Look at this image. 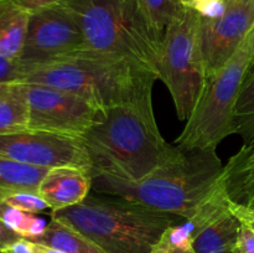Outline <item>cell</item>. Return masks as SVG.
Returning a JSON list of instances; mask_svg holds the SVG:
<instances>
[{
    "label": "cell",
    "mask_w": 254,
    "mask_h": 253,
    "mask_svg": "<svg viewBox=\"0 0 254 253\" xmlns=\"http://www.w3.org/2000/svg\"><path fill=\"white\" fill-rule=\"evenodd\" d=\"M29 16L30 12L12 0H0V55L19 61Z\"/></svg>",
    "instance_id": "cell-15"
},
{
    "label": "cell",
    "mask_w": 254,
    "mask_h": 253,
    "mask_svg": "<svg viewBox=\"0 0 254 253\" xmlns=\"http://www.w3.org/2000/svg\"><path fill=\"white\" fill-rule=\"evenodd\" d=\"M2 253H32V242L27 238H20L7 246Z\"/></svg>",
    "instance_id": "cell-28"
},
{
    "label": "cell",
    "mask_w": 254,
    "mask_h": 253,
    "mask_svg": "<svg viewBox=\"0 0 254 253\" xmlns=\"http://www.w3.org/2000/svg\"><path fill=\"white\" fill-rule=\"evenodd\" d=\"M78 139L91 160V176L129 183L145 178L175 150L159 130L151 96L108 107Z\"/></svg>",
    "instance_id": "cell-1"
},
{
    "label": "cell",
    "mask_w": 254,
    "mask_h": 253,
    "mask_svg": "<svg viewBox=\"0 0 254 253\" xmlns=\"http://www.w3.org/2000/svg\"><path fill=\"white\" fill-rule=\"evenodd\" d=\"M228 1H230V0H225V2H226V4H227V2H228Z\"/></svg>",
    "instance_id": "cell-32"
},
{
    "label": "cell",
    "mask_w": 254,
    "mask_h": 253,
    "mask_svg": "<svg viewBox=\"0 0 254 253\" xmlns=\"http://www.w3.org/2000/svg\"><path fill=\"white\" fill-rule=\"evenodd\" d=\"M32 253H64L62 251L55 250V248L49 247V246L41 245V243L32 242Z\"/></svg>",
    "instance_id": "cell-29"
},
{
    "label": "cell",
    "mask_w": 254,
    "mask_h": 253,
    "mask_svg": "<svg viewBox=\"0 0 254 253\" xmlns=\"http://www.w3.org/2000/svg\"><path fill=\"white\" fill-rule=\"evenodd\" d=\"M200 21V12L184 5L159 45V79L168 87L180 121H188L205 84Z\"/></svg>",
    "instance_id": "cell-7"
},
{
    "label": "cell",
    "mask_w": 254,
    "mask_h": 253,
    "mask_svg": "<svg viewBox=\"0 0 254 253\" xmlns=\"http://www.w3.org/2000/svg\"><path fill=\"white\" fill-rule=\"evenodd\" d=\"M180 1L185 5H191L193 2V0H180Z\"/></svg>",
    "instance_id": "cell-31"
},
{
    "label": "cell",
    "mask_w": 254,
    "mask_h": 253,
    "mask_svg": "<svg viewBox=\"0 0 254 253\" xmlns=\"http://www.w3.org/2000/svg\"><path fill=\"white\" fill-rule=\"evenodd\" d=\"M233 124L236 134L242 136L243 141L254 139V62L246 76L237 102H236Z\"/></svg>",
    "instance_id": "cell-20"
},
{
    "label": "cell",
    "mask_w": 254,
    "mask_h": 253,
    "mask_svg": "<svg viewBox=\"0 0 254 253\" xmlns=\"http://www.w3.org/2000/svg\"><path fill=\"white\" fill-rule=\"evenodd\" d=\"M222 161L216 149L175 145L173 155L139 181L92 176V190L190 220L218 191Z\"/></svg>",
    "instance_id": "cell-2"
},
{
    "label": "cell",
    "mask_w": 254,
    "mask_h": 253,
    "mask_svg": "<svg viewBox=\"0 0 254 253\" xmlns=\"http://www.w3.org/2000/svg\"><path fill=\"white\" fill-rule=\"evenodd\" d=\"M151 253H196L192 246L174 245L170 241L161 236L160 240L154 245Z\"/></svg>",
    "instance_id": "cell-25"
},
{
    "label": "cell",
    "mask_w": 254,
    "mask_h": 253,
    "mask_svg": "<svg viewBox=\"0 0 254 253\" xmlns=\"http://www.w3.org/2000/svg\"><path fill=\"white\" fill-rule=\"evenodd\" d=\"M83 49V35L73 15L62 4L30 11L19 62L25 68L60 61Z\"/></svg>",
    "instance_id": "cell-9"
},
{
    "label": "cell",
    "mask_w": 254,
    "mask_h": 253,
    "mask_svg": "<svg viewBox=\"0 0 254 253\" xmlns=\"http://www.w3.org/2000/svg\"><path fill=\"white\" fill-rule=\"evenodd\" d=\"M235 253H254V230L243 221H241Z\"/></svg>",
    "instance_id": "cell-24"
},
{
    "label": "cell",
    "mask_w": 254,
    "mask_h": 253,
    "mask_svg": "<svg viewBox=\"0 0 254 253\" xmlns=\"http://www.w3.org/2000/svg\"><path fill=\"white\" fill-rule=\"evenodd\" d=\"M49 169L22 164L0 156V189L37 192V188Z\"/></svg>",
    "instance_id": "cell-18"
},
{
    "label": "cell",
    "mask_w": 254,
    "mask_h": 253,
    "mask_svg": "<svg viewBox=\"0 0 254 253\" xmlns=\"http://www.w3.org/2000/svg\"><path fill=\"white\" fill-rule=\"evenodd\" d=\"M0 156L40 168L77 166L91 174V160L79 139L46 131L0 134Z\"/></svg>",
    "instance_id": "cell-10"
},
{
    "label": "cell",
    "mask_w": 254,
    "mask_h": 253,
    "mask_svg": "<svg viewBox=\"0 0 254 253\" xmlns=\"http://www.w3.org/2000/svg\"><path fill=\"white\" fill-rule=\"evenodd\" d=\"M253 27L254 0H230L218 16H201L206 77L215 73L230 60Z\"/></svg>",
    "instance_id": "cell-11"
},
{
    "label": "cell",
    "mask_w": 254,
    "mask_h": 253,
    "mask_svg": "<svg viewBox=\"0 0 254 253\" xmlns=\"http://www.w3.org/2000/svg\"><path fill=\"white\" fill-rule=\"evenodd\" d=\"M29 126L27 84L0 83V134L26 130Z\"/></svg>",
    "instance_id": "cell-16"
},
{
    "label": "cell",
    "mask_w": 254,
    "mask_h": 253,
    "mask_svg": "<svg viewBox=\"0 0 254 253\" xmlns=\"http://www.w3.org/2000/svg\"><path fill=\"white\" fill-rule=\"evenodd\" d=\"M21 236L17 235L15 231H12L11 228L7 227L1 220H0V253H2V251L7 247L9 245L14 243L15 241L20 240Z\"/></svg>",
    "instance_id": "cell-27"
},
{
    "label": "cell",
    "mask_w": 254,
    "mask_h": 253,
    "mask_svg": "<svg viewBox=\"0 0 254 253\" xmlns=\"http://www.w3.org/2000/svg\"><path fill=\"white\" fill-rule=\"evenodd\" d=\"M158 76L128 60L81 50L51 63L26 68L20 82L81 94L103 108L151 96Z\"/></svg>",
    "instance_id": "cell-4"
},
{
    "label": "cell",
    "mask_w": 254,
    "mask_h": 253,
    "mask_svg": "<svg viewBox=\"0 0 254 253\" xmlns=\"http://www.w3.org/2000/svg\"><path fill=\"white\" fill-rule=\"evenodd\" d=\"M92 190L88 171L71 165L50 168L37 188V195L51 211L64 210L81 203Z\"/></svg>",
    "instance_id": "cell-13"
},
{
    "label": "cell",
    "mask_w": 254,
    "mask_h": 253,
    "mask_svg": "<svg viewBox=\"0 0 254 253\" xmlns=\"http://www.w3.org/2000/svg\"><path fill=\"white\" fill-rule=\"evenodd\" d=\"M29 241L49 246L64 253H106L83 233L55 218H51L41 235Z\"/></svg>",
    "instance_id": "cell-17"
},
{
    "label": "cell",
    "mask_w": 254,
    "mask_h": 253,
    "mask_svg": "<svg viewBox=\"0 0 254 253\" xmlns=\"http://www.w3.org/2000/svg\"><path fill=\"white\" fill-rule=\"evenodd\" d=\"M217 185L233 213H254V139L231 156Z\"/></svg>",
    "instance_id": "cell-12"
},
{
    "label": "cell",
    "mask_w": 254,
    "mask_h": 253,
    "mask_svg": "<svg viewBox=\"0 0 254 253\" xmlns=\"http://www.w3.org/2000/svg\"><path fill=\"white\" fill-rule=\"evenodd\" d=\"M0 220L17 235L27 240L41 235L47 226L44 218L36 216V213L25 212L2 202H0Z\"/></svg>",
    "instance_id": "cell-21"
},
{
    "label": "cell",
    "mask_w": 254,
    "mask_h": 253,
    "mask_svg": "<svg viewBox=\"0 0 254 253\" xmlns=\"http://www.w3.org/2000/svg\"><path fill=\"white\" fill-rule=\"evenodd\" d=\"M0 202L30 213H39L49 208L35 191L0 189Z\"/></svg>",
    "instance_id": "cell-22"
},
{
    "label": "cell",
    "mask_w": 254,
    "mask_h": 253,
    "mask_svg": "<svg viewBox=\"0 0 254 253\" xmlns=\"http://www.w3.org/2000/svg\"><path fill=\"white\" fill-rule=\"evenodd\" d=\"M25 71L26 68L19 61L0 55V83L21 81Z\"/></svg>",
    "instance_id": "cell-23"
},
{
    "label": "cell",
    "mask_w": 254,
    "mask_h": 253,
    "mask_svg": "<svg viewBox=\"0 0 254 253\" xmlns=\"http://www.w3.org/2000/svg\"><path fill=\"white\" fill-rule=\"evenodd\" d=\"M83 35V49L128 60L159 78V45L138 0H66Z\"/></svg>",
    "instance_id": "cell-5"
},
{
    "label": "cell",
    "mask_w": 254,
    "mask_h": 253,
    "mask_svg": "<svg viewBox=\"0 0 254 253\" xmlns=\"http://www.w3.org/2000/svg\"><path fill=\"white\" fill-rule=\"evenodd\" d=\"M236 215V213H235ZM241 221L248 223L254 230V213H242V215H236Z\"/></svg>",
    "instance_id": "cell-30"
},
{
    "label": "cell",
    "mask_w": 254,
    "mask_h": 253,
    "mask_svg": "<svg viewBox=\"0 0 254 253\" xmlns=\"http://www.w3.org/2000/svg\"><path fill=\"white\" fill-rule=\"evenodd\" d=\"M51 218L76 228L106 253H151L169 227L186 221L181 216L94 191L81 203L51 211Z\"/></svg>",
    "instance_id": "cell-3"
},
{
    "label": "cell",
    "mask_w": 254,
    "mask_h": 253,
    "mask_svg": "<svg viewBox=\"0 0 254 253\" xmlns=\"http://www.w3.org/2000/svg\"><path fill=\"white\" fill-rule=\"evenodd\" d=\"M26 84L30 130L78 139L103 118L106 108L81 94L45 84Z\"/></svg>",
    "instance_id": "cell-8"
},
{
    "label": "cell",
    "mask_w": 254,
    "mask_h": 253,
    "mask_svg": "<svg viewBox=\"0 0 254 253\" xmlns=\"http://www.w3.org/2000/svg\"><path fill=\"white\" fill-rule=\"evenodd\" d=\"M138 4L158 45H160L168 27L185 5L180 0H138Z\"/></svg>",
    "instance_id": "cell-19"
},
{
    "label": "cell",
    "mask_w": 254,
    "mask_h": 253,
    "mask_svg": "<svg viewBox=\"0 0 254 253\" xmlns=\"http://www.w3.org/2000/svg\"><path fill=\"white\" fill-rule=\"evenodd\" d=\"M253 62L254 27L230 60L206 77L195 108L175 139V145L185 149H217L223 139L236 134V102Z\"/></svg>",
    "instance_id": "cell-6"
},
{
    "label": "cell",
    "mask_w": 254,
    "mask_h": 253,
    "mask_svg": "<svg viewBox=\"0 0 254 253\" xmlns=\"http://www.w3.org/2000/svg\"><path fill=\"white\" fill-rule=\"evenodd\" d=\"M241 220L230 206L211 221L192 240L196 253H235Z\"/></svg>",
    "instance_id": "cell-14"
},
{
    "label": "cell",
    "mask_w": 254,
    "mask_h": 253,
    "mask_svg": "<svg viewBox=\"0 0 254 253\" xmlns=\"http://www.w3.org/2000/svg\"><path fill=\"white\" fill-rule=\"evenodd\" d=\"M12 1L16 2L17 5H20V6L24 7L25 10L30 12L37 9H42V7L61 4V2L66 1V0H12Z\"/></svg>",
    "instance_id": "cell-26"
}]
</instances>
